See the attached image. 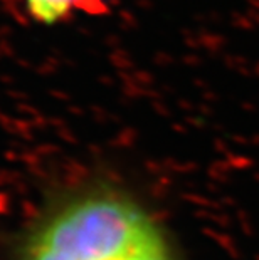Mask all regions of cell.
Wrapping results in <instances>:
<instances>
[{"label": "cell", "mask_w": 259, "mask_h": 260, "mask_svg": "<svg viewBox=\"0 0 259 260\" xmlns=\"http://www.w3.org/2000/svg\"><path fill=\"white\" fill-rule=\"evenodd\" d=\"M22 260H175L163 230L130 197L93 190L32 230Z\"/></svg>", "instance_id": "1"}, {"label": "cell", "mask_w": 259, "mask_h": 260, "mask_svg": "<svg viewBox=\"0 0 259 260\" xmlns=\"http://www.w3.org/2000/svg\"><path fill=\"white\" fill-rule=\"evenodd\" d=\"M25 12L34 22L56 25L76 14L101 15L108 12V0H24Z\"/></svg>", "instance_id": "2"}]
</instances>
